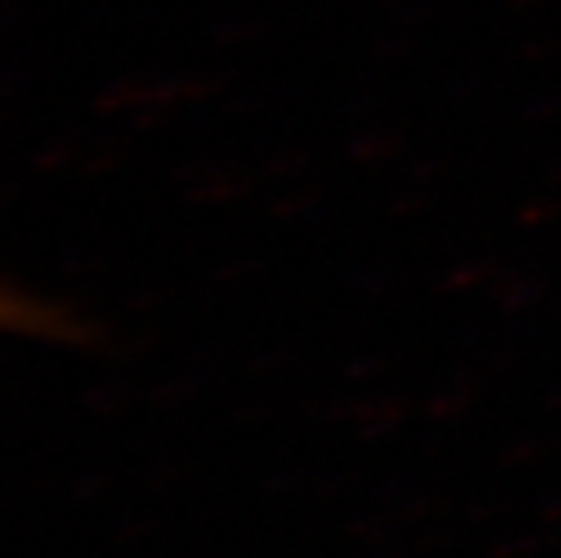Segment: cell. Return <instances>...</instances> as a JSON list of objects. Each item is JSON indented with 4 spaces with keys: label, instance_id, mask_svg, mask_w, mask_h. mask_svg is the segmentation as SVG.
Returning <instances> with one entry per match:
<instances>
[{
    "label": "cell",
    "instance_id": "obj_1",
    "mask_svg": "<svg viewBox=\"0 0 561 558\" xmlns=\"http://www.w3.org/2000/svg\"><path fill=\"white\" fill-rule=\"evenodd\" d=\"M44 338V341H58L69 338L73 327H69V316L55 312L51 305L33 298L26 291H15L8 283H0V338Z\"/></svg>",
    "mask_w": 561,
    "mask_h": 558
}]
</instances>
